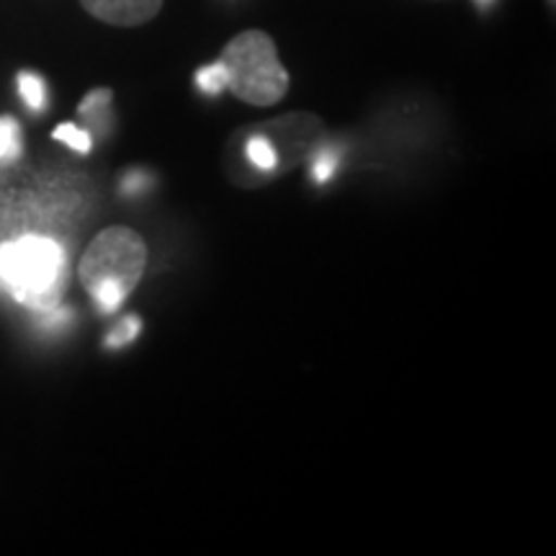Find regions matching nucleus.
<instances>
[{"mask_svg":"<svg viewBox=\"0 0 556 556\" xmlns=\"http://www.w3.org/2000/svg\"><path fill=\"white\" fill-rule=\"evenodd\" d=\"M70 261L65 248L45 235L24 238L0 245V281L16 302L34 312H54L67 289Z\"/></svg>","mask_w":556,"mask_h":556,"instance_id":"f257e3e1","label":"nucleus"},{"mask_svg":"<svg viewBox=\"0 0 556 556\" xmlns=\"http://www.w3.org/2000/svg\"><path fill=\"white\" fill-rule=\"evenodd\" d=\"M148 266V248L135 229L109 227L90 242L80 258V283L103 315L127 302Z\"/></svg>","mask_w":556,"mask_h":556,"instance_id":"f03ea898","label":"nucleus"},{"mask_svg":"<svg viewBox=\"0 0 556 556\" xmlns=\"http://www.w3.org/2000/svg\"><path fill=\"white\" fill-rule=\"evenodd\" d=\"M219 62L227 73V90L250 106H274L287 96L289 73L266 31L238 34L222 50Z\"/></svg>","mask_w":556,"mask_h":556,"instance_id":"7ed1b4c3","label":"nucleus"},{"mask_svg":"<svg viewBox=\"0 0 556 556\" xmlns=\"http://www.w3.org/2000/svg\"><path fill=\"white\" fill-rule=\"evenodd\" d=\"M90 16L111 26L148 24L163 9V0H80Z\"/></svg>","mask_w":556,"mask_h":556,"instance_id":"20e7f679","label":"nucleus"},{"mask_svg":"<svg viewBox=\"0 0 556 556\" xmlns=\"http://www.w3.org/2000/svg\"><path fill=\"white\" fill-rule=\"evenodd\" d=\"M18 90H21V99H24V103L31 111H41L47 106L45 80H41L37 73H21L18 75Z\"/></svg>","mask_w":556,"mask_h":556,"instance_id":"39448f33","label":"nucleus"},{"mask_svg":"<svg viewBox=\"0 0 556 556\" xmlns=\"http://www.w3.org/2000/svg\"><path fill=\"white\" fill-rule=\"evenodd\" d=\"M245 152H248L250 163H253L255 168H261V170H274L278 165L276 148L270 144V139H266V137H261V135L250 137Z\"/></svg>","mask_w":556,"mask_h":556,"instance_id":"423d86ee","label":"nucleus"},{"mask_svg":"<svg viewBox=\"0 0 556 556\" xmlns=\"http://www.w3.org/2000/svg\"><path fill=\"white\" fill-rule=\"evenodd\" d=\"M21 155V127L13 116H0V160Z\"/></svg>","mask_w":556,"mask_h":556,"instance_id":"0eeeda50","label":"nucleus"},{"mask_svg":"<svg viewBox=\"0 0 556 556\" xmlns=\"http://www.w3.org/2000/svg\"><path fill=\"white\" fill-rule=\"evenodd\" d=\"M197 86L201 93L206 96H219L222 90H227V73L222 67V62H214V65L201 67L197 73Z\"/></svg>","mask_w":556,"mask_h":556,"instance_id":"6e6552de","label":"nucleus"},{"mask_svg":"<svg viewBox=\"0 0 556 556\" xmlns=\"http://www.w3.org/2000/svg\"><path fill=\"white\" fill-rule=\"evenodd\" d=\"M52 137L58 139V142H65L67 148H73L75 152H83V155L93 148V137H90L86 129L75 127V124H60V127L54 129Z\"/></svg>","mask_w":556,"mask_h":556,"instance_id":"1a4fd4ad","label":"nucleus"},{"mask_svg":"<svg viewBox=\"0 0 556 556\" xmlns=\"http://www.w3.org/2000/svg\"><path fill=\"white\" fill-rule=\"evenodd\" d=\"M139 328H142V323H139V317H127V319H122L119 328H116V330L111 332V336H109L106 345H109V348H119V345H127V343H131V340L137 338Z\"/></svg>","mask_w":556,"mask_h":556,"instance_id":"9d476101","label":"nucleus"},{"mask_svg":"<svg viewBox=\"0 0 556 556\" xmlns=\"http://www.w3.org/2000/svg\"><path fill=\"white\" fill-rule=\"evenodd\" d=\"M109 103H111V90H106V88L90 90V93L80 103V114L93 116V114H99V111H106Z\"/></svg>","mask_w":556,"mask_h":556,"instance_id":"9b49d317","label":"nucleus"},{"mask_svg":"<svg viewBox=\"0 0 556 556\" xmlns=\"http://www.w3.org/2000/svg\"><path fill=\"white\" fill-rule=\"evenodd\" d=\"M336 168H338V155H330V152H325V155L317 157V163H315V178L317 180H328V178H332Z\"/></svg>","mask_w":556,"mask_h":556,"instance_id":"f8f14e48","label":"nucleus"},{"mask_svg":"<svg viewBox=\"0 0 556 556\" xmlns=\"http://www.w3.org/2000/svg\"><path fill=\"white\" fill-rule=\"evenodd\" d=\"M477 3H479V5H482V9H490V5H492V3H495V0H477Z\"/></svg>","mask_w":556,"mask_h":556,"instance_id":"ddd939ff","label":"nucleus"}]
</instances>
